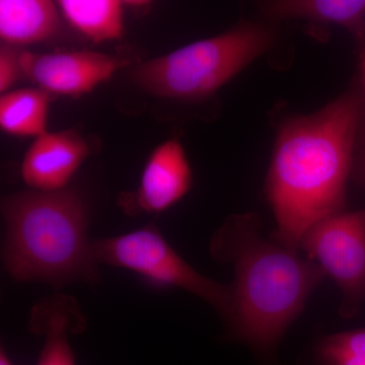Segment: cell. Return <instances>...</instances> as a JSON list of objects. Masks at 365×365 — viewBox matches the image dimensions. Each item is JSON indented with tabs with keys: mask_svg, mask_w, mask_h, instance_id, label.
I'll use <instances>...</instances> for the list:
<instances>
[{
	"mask_svg": "<svg viewBox=\"0 0 365 365\" xmlns=\"http://www.w3.org/2000/svg\"><path fill=\"white\" fill-rule=\"evenodd\" d=\"M360 127L361 104L353 91L281 125L266 179L277 223L273 241L297 251L309 228L342 212Z\"/></svg>",
	"mask_w": 365,
	"mask_h": 365,
	"instance_id": "1",
	"label": "cell"
},
{
	"mask_svg": "<svg viewBox=\"0 0 365 365\" xmlns=\"http://www.w3.org/2000/svg\"><path fill=\"white\" fill-rule=\"evenodd\" d=\"M209 253L234 269L225 319L230 337L261 356H272L325 271L297 250L264 239L259 217L252 213L227 217L211 237Z\"/></svg>",
	"mask_w": 365,
	"mask_h": 365,
	"instance_id": "2",
	"label": "cell"
},
{
	"mask_svg": "<svg viewBox=\"0 0 365 365\" xmlns=\"http://www.w3.org/2000/svg\"><path fill=\"white\" fill-rule=\"evenodd\" d=\"M1 216L2 262L14 280L59 289L100 279L88 237V207L76 190L11 194L2 198Z\"/></svg>",
	"mask_w": 365,
	"mask_h": 365,
	"instance_id": "3",
	"label": "cell"
},
{
	"mask_svg": "<svg viewBox=\"0 0 365 365\" xmlns=\"http://www.w3.org/2000/svg\"><path fill=\"white\" fill-rule=\"evenodd\" d=\"M275 38L271 26L241 24L137 64L129 76L141 90L157 97L202 100L268 52Z\"/></svg>",
	"mask_w": 365,
	"mask_h": 365,
	"instance_id": "4",
	"label": "cell"
},
{
	"mask_svg": "<svg viewBox=\"0 0 365 365\" xmlns=\"http://www.w3.org/2000/svg\"><path fill=\"white\" fill-rule=\"evenodd\" d=\"M98 265L132 271L151 284L186 290L213 307L223 319L230 304V287L209 279L172 248L155 225L128 234L91 241Z\"/></svg>",
	"mask_w": 365,
	"mask_h": 365,
	"instance_id": "5",
	"label": "cell"
},
{
	"mask_svg": "<svg viewBox=\"0 0 365 365\" xmlns=\"http://www.w3.org/2000/svg\"><path fill=\"white\" fill-rule=\"evenodd\" d=\"M299 249L342 290L341 316L349 319L359 313L365 300V209L342 211L317 223Z\"/></svg>",
	"mask_w": 365,
	"mask_h": 365,
	"instance_id": "6",
	"label": "cell"
},
{
	"mask_svg": "<svg viewBox=\"0 0 365 365\" xmlns=\"http://www.w3.org/2000/svg\"><path fill=\"white\" fill-rule=\"evenodd\" d=\"M128 64L127 59L91 50L23 51L21 56L23 76L46 93L67 97L91 93Z\"/></svg>",
	"mask_w": 365,
	"mask_h": 365,
	"instance_id": "7",
	"label": "cell"
},
{
	"mask_svg": "<svg viewBox=\"0 0 365 365\" xmlns=\"http://www.w3.org/2000/svg\"><path fill=\"white\" fill-rule=\"evenodd\" d=\"M193 182L184 148L170 139L153 150L144 165L136 191L120 195V207L128 215H158L186 196Z\"/></svg>",
	"mask_w": 365,
	"mask_h": 365,
	"instance_id": "8",
	"label": "cell"
},
{
	"mask_svg": "<svg viewBox=\"0 0 365 365\" xmlns=\"http://www.w3.org/2000/svg\"><path fill=\"white\" fill-rule=\"evenodd\" d=\"M88 153V143L78 132H47L26 150L21 165V179L37 191L66 189Z\"/></svg>",
	"mask_w": 365,
	"mask_h": 365,
	"instance_id": "9",
	"label": "cell"
},
{
	"mask_svg": "<svg viewBox=\"0 0 365 365\" xmlns=\"http://www.w3.org/2000/svg\"><path fill=\"white\" fill-rule=\"evenodd\" d=\"M83 313L71 297L54 295L36 304L30 329L44 336L37 365H76L68 336L83 329Z\"/></svg>",
	"mask_w": 365,
	"mask_h": 365,
	"instance_id": "10",
	"label": "cell"
},
{
	"mask_svg": "<svg viewBox=\"0 0 365 365\" xmlns=\"http://www.w3.org/2000/svg\"><path fill=\"white\" fill-rule=\"evenodd\" d=\"M59 7L49 0H1L0 39L21 46L42 42L60 28Z\"/></svg>",
	"mask_w": 365,
	"mask_h": 365,
	"instance_id": "11",
	"label": "cell"
},
{
	"mask_svg": "<svg viewBox=\"0 0 365 365\" xmlns=\"http://www.w3.org/2000/svg\"><path fill=\"white\" fill-rule=\"evenodd\" d=\"M262 6L271 18L340 26L359 39L364 38L365 0H281L264 2Z\"/></svg>",
	"mask_w": 365,
	"mask_h": 365,
	"instance_id": "12",
	"label": "cell"
},
{
	"mask_svg": "<svg viewBox=\"0 0 365 365\" xmlns=\"http://www.w3.org/2000/svg\"><path fill=\"white\" fill-rule=\"evenodd\" d=\"M62 16L95 43L118 40L124 31V2L118 0H61Z\"/></svg>",
	"mask_w": 365,
	"mask_h": 365,
	"instance_id": "13",
	"label": "cell"
},
{
	"mask_svg": "<svg viewBox=\"0 0 365 365\" xmlns=\"http://www.w3.org/2000/svg\"><path fill=\"white\" fill-rule=\"evenodd\" d=\"M49 93L41 88H21L0 98V127L11 135L40 137L47 133Z\"/></svg>",
	"mask_w": 365,
	"mask_h": 365,
	"instance_id": "14",
	"label": "cell"
},
{
	"mask_svg": "<svg viewBox=\"0 0 365 365\" xmlns=\"http://www.w3.org/2000/svg\"><path fill=\"white\" fill-rule=\"evenodd\" d=\"M317 365H365V329L326 336L314 348Z\"/></svg>",
	"mask_w": 365,
	"mask_h": 365,
	"instance_id": "15",
	"label": "cell"
},
{
	"mask_svg": "<svg viewBox=\"0 0 365 365\" xmlns=\"http://www.w3.org/2000/svg\"><path fill=\"white\" fill-rule=\"evenodd\" d=\"M21 52L23 50L14 46L2 44L0 47V93L2 95L23 76Z\"/></svg>",
	"mask_w": 365,
	"mask_h": 365,
	"instance_id": "16",
	"label": "cell"
},
{
	"mask_svg": "<svg viewBox=\"0 0 365 365\" xmlns=\"http://www.w3.org/2000/svg\"><path fill=\"white\" fill-rule=\"evenodd\" d=\"M360 104H361V127L365 126V49L360 54Z\"/></svg>",
	"mask_w": 365,
	"mask_h": 365,
	"instance_id": "17",
	"label": "cell"
},
{
	"mask_svg": "<svg viewBox=\"0 0 365 365\" xmlns=\"http://www.w3.org/2000/svg\"><path fill=\"white\" fill-rule=\"evenodd\" d=\"M0 365H14L13 362L9 359L6 348L4 346H1V348H0Z\"/></svg>",
	"mask_w": 365,
	"mask_h": 365,
	"instance_id": "18",
	"label": "cell"
},
{
	"mask_svg": "<svg viewBox=\"0 0 365 365\" xmlns=\"http://www.w3.org/2000/svg\"><path fill=\"white\" fill-rule=\"evenodd\" d=\"M362 173H364V181H365V155H364V165H362Z\"/></svg>",
	"mask_w": 365,
	"mask_h": 365,
	"instance_id": "19",
	"label": "cell"
}]
</instances>
